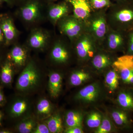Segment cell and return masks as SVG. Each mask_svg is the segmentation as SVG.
I'll return each mask as SVG.
<instances>
[{
    "label": "cell",
    "mask_w": 133,
    "mask_h": 133,
    "mask_svg": "<svg viewBox=\"0 0 133 133\" xmlns=\"http://www.w3.org/2000/svg\"><path fill=\"white\" fill-rule=\"evenodd\" d=\"M39 76L35 65L29 63L19 76L16 88L20 91H25L33 88L39 80Z\"/></svg>",
    "instance_id": "cell-1"
},
{
    "label": "cell",
    "mask_w": 133,
    "mask_h": 133,
    "mask_svg": "<svg viewBox=\"0 0 133 133\" xmlns=\"http://www.w3.org/2000/svg\"><path fill=\"white\" fill-rule=\"evenodd\" d=\"M113 66L119 71L123 81L127 83L133 74V55H126L117 58Z\"/></svg>",
    "instance_id": "cell-2"
},
{
    "label": "cell",
    "mask_w": 133,
    "mask_h": 133,
    "mask_svg": "<svg viewBox=\"0 0 133 133\" xmlns=\"http://www.w3.org/2000/svg\"><path fill=\"white\" fill-rule=\"evenodd\" d=\"M99 89L96 84H91L80 90L75 96V99L86 102H94L99 95Z\"/></svg>",
    "instance_id": "cell-3"
},
{
    "label": "cell",
    "mask_w": 133,
    "mask_h": 133,
    "mask_svg": "<svg viewBox=\"0 0 133 133\" xmlns=\"http://www.w3.org/2000/svg\"><path fill=\"white\" fill-rule=\"evenodd\" d=\"M71 4L74 9L75 17L78 19H86L90 15L91 8L87 0H66Z\"/></svg>",
    "instance_id": "cell-4"
},
{
    "label": "cell",
    "mask_w": 133,
    "mask_h": 133,
    "mask_svg": "<svg viewBox=\"0 0 133 133\" xmlns=\"http://www.w3.org/2000/svg\"><path fill=\"white\" fill-rule=\"evenodd\" d=\"M21 14L22 18L26 21L33 22L38 17L39 6L38 3L31 2L27 3L22 9Z\"/></svg>",
    "instance_id": "cell-5"
},
{
    "label": "cell",
    "mask_w": 133,
    "mask_h": 133,
    "mask_svg": "<svg viewBox=\"0 0 133 133\" xmlns=\"http://www.w3.org/2000/svg\"><path fill=\"white\" fill-rule=\"evenodd\" d=\"M62 32L70 38L78 35L81 30L80 24L76 20L72 18L67 19L61 25Z\"/></svg>",
    "instance_id": "cell-6"
},
{
    "label": "cell",
    "mask_w": 133,
    "mask_h": 133,
    "mask_svg": "<svg viewBox=\"0 0 133 133\" xmlns=\"http://www.w3.org/2000/svg\"><path fill=\"white\" fill-rule=\"evenodd\" d=\"M62 77L57 72H52L50 75L49 81V90L51 97L56 98L61 91Z\"/></svg>",
    "instance_id": "cell-7"
},
{
    "label": "cell",
    "mask_w": 133,
    "mask_h": 133,
    "mask_svg": "<svg viewBox=\"0 0 133 133\" xmlns=\"http://www.w3.org/2000/svg\"><path fill=\"white\" fill-rule=\"evenodd\" d=\"M76 50L79 57L81 58L92 57L93 56L92 45L88 38H85L79 41L76 46Z\"/></svg>",
    "instance_id": "cell-8"
},
{
    "label": "cell",
    "mask_w": 133,
    "mask_h": 133,
    "mask_svg": "<svg viewBox=\"0 0 133 133\" xmlns=\"http://www.w3.org/2000/svg\"><path fill=\"white\" fill-rule=\"evenodd\" d=\"M47 41V36L41 30H36L33 31L31 34L29 43L31 48L39 49L44 47Z\"/></svg>",
    "instance_id": "cell-9"
},
{
    "label": "cell",
    "mask_w": 133,
    "mask_h": 133,
    "mask_svg": "<svg viewBox=\"0 0 133 133\" xmlns=\"http://www.w3.org/2000/svg\"><path fill=\"white\" fill-rule=\"evenodd\" d=\"M9 58L16 65L22 66L26 62V51L21 47L15 46L13 48L9 55Z\"/></svg>",
    "instance_id": "cell-10"
},
{
    "label": "cell",
    "mask_w": 133,
    "mask_h": 133,
    "mask_svg": "<svg viewBox=\"0 0 133 133\" xmlns=\"http://www.w3.org/2000/svg\"><path fill=\"white\" fill-rule=\"evenodd\" d=\"M4 34L6 42L9 43L15 37L16 29L11 19L7 18L3 21L0 26Z\"/></svg>",
    "instance_id": "cell-11"
},
{
    "label": "cell",
    "mask_w": 133,
    "mask_h": 133,
    "mask_svg": "<svg viewBox=\"0 0 133 133\" xmlns=\"http://www.w3.org/2000/svg\"><path fill=\"white\" fill-rule=\"evenodd\" d=\"M83 120V115L80 112L72 111L66 114L65 124L68 128L76 127H82Z\"/></svg>",
    "instance_id": "cell-12"
},
{
    "label": "cell",
    "mask_w": 133,
    "mask_h": 133,
    "mask_svg": "<svg viewBox=\"0 0 133 133\" xmlns=\"http://www.w3.org/2000/svg\"><path fill=\"white\" fill-rule=\"evenodd\" d=\"M68 10V6L65 3L55 5L50 9L49 16L52 21L56 22L65 15Z\"/></svg>",
    "instance_id": "cell-13"
},
{
    "label": "cell",
    "mask_w": 133,
    "mask_h": 133,
    "mask_svg": "<svg viewBox=\"0 0 133 133\" xmlns=\"http://www.w3.org/2000/svg\"><path fill=\"white\" fill-rule=\"evenodd\" d=\"M47 125L50 133H61L63 131L62 121L59 114L51 116L47 122Z\"/></svg>",
    "instance_id": "cell-14"
},
{
    "label": "cell",
    "mask_w": 133,
    "mask_h": 133,
    "mask_svg": "<svg viewBox=\"0 0 133 133\" xmlns=\"http://www.w3.org/2000/svg\"><path fill=\"white\" fill-rule=\"evenodd\" d=\"M51 57L56 62L64 63L69 58V54L64 47L59 44L54 46L51 53Z\"/></svg>",
    "instance_id": "cell-15"
},
{
    "label": "cell",
    "mask_w": 133,
    "mask_h": 133,
    "mask_svg": "<svg viewBox=\"0 0 133 133\" xmlns=\"http://www.w3.org/2000/svg\"><path fill=\"white\" fill-rule=\"evenodd\" d=\"M13 74L12 65L9 62H6L2 68L1 74L2 82L5 84H10L13 78Z\"/></svg>",
    "instance_id": "cell-16"
},
{
    "label": "cell",
    "mask_w": 133,
    "mask_h": 133,
    "mask_svg": "<svg viewBox=\"0 0 133 133\" xmlns=\"http://www.w3.org/2000/svg\"><path fill=\"white\" fill-rule=\"evenodd\" d=\"M90 78L88 73L83 71H77L73 72L70 77L71 84L74 86L81 85Z\"/></svg>",
    "instance_id": "cell-17"
},
{
    "label": "cell",
    "mask_w": 133,
    "mask_h": 133,
    "mask_svg": "<svg viewBox=\"0 0 133 133\" xmlns=\"http://www.w3.org/2000/svg\"><path fill=\"white\" fill-rule=\"evenodd\" d=\"M93 30L98 37H103L106 31V26L104 19L100 17L94 21L92 23Z\"/></svg>",
    "instance_id": "cell-18"
},
{
    "label": "cell",
    "mask_w": 133,
    "mask_h": 133,
    "mask_svg": "<svg viewBox=\"0 0 133 133\" xmlns=\"http://www.w3.org/2000/svg\"><path fill=\"white\" fill-rule=\"evenodd\" d=\"M119 105L126 109H133V98L129 94L125 92L120 93L117 98Z\"/></svg>",
    "instance_id": "cell-19"
},
{
    "label": "cell",
    "mask_w": 133,
    "mask_h": 133,
    "mask_svg": "<svg viewBox=\"0 0 133 133\" xmlns=\"http://www.w3.org/2000/svg\"><path fill=\"white\" fill-rule=\"evenodd\" d=\"M118 74L114 70L110 71L106 75L105 81L111 91H114L118 87Z\"/></svg>",
    "instance_id": "cell-20"
},
{
    "label": "cell",
    "mask_w": 133,
    "mask_h": 133,
    "mask_svg": "<svg viewBox=\"0 0 133 133\" xmlns=\"http://www.w3.org/2000/svg\"><path fill=\"white\" fill-rule=\"evenodd\" d=\"M102 117L99 113L93 112L88 115L86 119V124L90 128H97L101 124Z\"/></svg>",
    "instance_id": "cell-21"
},
{
    "label": "cell",
    "mask_w": 133,
    "mask_h": 133,
    "mask_svg": "<svg viewBox=\"0 0 133 133\" xmlns=\"http://www.w3.org/2000/svg\"><path fill=\"white\" fill-rule=\"evenodd\" d=\"M28 104L24 100L19 101L15 102L10 110L12 116H19L23 114L27 109Z\"/></svg>",
    "instance_id": "cell-22"
},
{
    "label": "cell",
    "mask_w": 133,
    "mask_h": 133,
    "mask_svg": "<svg viewBox=\"0 0 133 133\" xmlns=\"http://www.w3.org/2000/svg\"><path fill=\"white\" fill-rule=\"evenodd\" d=\"M37 109L38 113L40 115L48 116L51 112V105L48 99H43L37 104Z\"/></svg>",
    "instance_id": "cell-23"
},
{
    "label": "cell",
    "mask_w": 133,
    "mask_h": 133,
    "mask_svg": "<svg viewBox=\"0 0 133 133\" xmlns=\"http://www.w3.org/2000/svg\"><path fill=\"white\" fill-rule=\"evenodd\" d=\"M92 64L96 69H102L107 67L110 64V60L105 55H98L94 58Z\"/></svg>",
    "instance_id": "cell-24"
},
{
    "label": "cell",
    "mask_w": 133,
    "mask_h": 133,
    "mask_svg": "<svg viewBox=\"0 0 133 133\" xmlns=\"http://www.w3.org/2000/svg\"><path fill=\"white\" fill-rule=\"evenodd\" d=\"M111 116L114 121L118 125H125L128 123L127 116L126 113L122 111H114L112 112Z\"/></svg>",
    "instance_id": "cell-25"
},
{
    "label": "cell",
    "mask_w": 133,
    "mask_h": 133,
    "mask_svg": "<svg viewBox=\"0 0 133 133\" xmlns=\"http://www.w3.org/2000/svg\"><path fill=\"white\" fill-rule=\"evenodd\" d=\"M35 123L32 119H29L23 121L18 127V130L21 133H29L34 130Z\"/></svg>",
    "instance_id": "cell-26"
},
{
    "label": "cell",
    "mask_w": 133,
    "mask_h": 133,
    "mask_svg": "<svg viewBox=\"0 0 133 133\" xmlns=\"http://www.w3.org/2000/svg\"><path fill=\"white\" fill-rule=\"evenodd\" d=\"M112 125L109 118L107 117L102 118L101 124L95 131L96 133H108L112 130Z\"/></svg>",
    "instance_id": "cell-27"
},
{
    "label": "cell",
    "mask_w": 133,
    "mask_h": 133,
    "mask_svg": "<svg viewBox=\"0 0 133 133\" xmlns=\"http://www.w3.org/2000/svg\"><path fill=\"white\" fill-rule=\"evenodd\" d=\"M116 19L122 22L130 21L133 19V11L128 9H124L116 13Z\"/></svg>",
    "instance_id": "cell-28"
},
{
    "label": "cell",
    "mask_w": 133,
    "mask_h": 133,
    "mask_svg": "<svg viewBox=\"0 0 133 133\" xmlns=\"http://www.w3.org/2000/svg\"><path fill=\"white\" fill-rule=\"evenodd\" d=\"M122 42L121 36L117 34H111L108 37V46L111 49H115L121 45Z\"/></svg>",
    "instance_id": "cell-29"
},
{
    "label": "cell",
    "mask_w": 133,
    "mask_h": 133,
    "mask_svg": "<svg viewBox=\"0 0 133 133\" xmlns=\"http://www.w3.org/2000/svg\"><path fill=\"white\" fill-rule=\"evenodd\" d=\"M94 7L96 9H100L109 5L108 0H91Z\"/></svg>",
    "instance_id": "cell-30"
},
{
    "label": "cell",
    "mask_w": 133,
    "mask_h": 133,
    "mask_svg": "<svg viewBox=\"0 0 133 133\" xmlns=\"http://www.w3.org/2000/svg\"><path fill=\"white\" fill-rule=\"evenodd\" d=\"M33 133H50L48 126L44 124H38L34 129Z\"/></svg>",
    "instance_id": "cell-31"
},
{
    "label": "cell",
    "mask_w": 133,
    "mask_h": 133,
    "mask_svg": "<svg viewBox=\"0 0 133 133\" xmlns=\"http://www.w3.org/2000/svg\"><path fill=\"white\" fill-rule=\"evenodd\" d=\"M66 133H84L82 127H72L68 128L65 131Z\"/></svg>",
    "instance_id": "cell-32"
},
{
    "label": "cell",
    "mask_w": 133,
    "mask_h": 133,
    "mask_svg": "<svg viewBox=\"0 0 133 133\" xmlns=\"http://www.w3.org/2000/svg\"><path fill=\"white\" fill-rule=\"evenodd\" d=\"M129 51L131 52H133V33L131 35V38H130Z\"/></svg>",
    "instance_id": "cell-33"
},
{
    "label": "cell",
    "mask_w": 133,
    "mask_h": 133,
    "mask_svg": "<svg viewBox=\"0 0 133 133\" xmlns=\"http://www.w3.org/2000/svg\"><path fill=\"white\" fill-rule=\"evenodd\" d=\"M4 34L1 27H0V42H2L4 40Z\"/></svg>",
    "instance_id": "cell-34"
},
{
    "label": "cell",
    "mask_w": 133,
    "mask_h": 133,
    "mask_svg": "<svg viewBox=\"0 0 133 133\" xmlns=\"http://www.w3.org/2000/svg\"><path fill=\"white\" fill-rule=\"evenodd\" d=\"M5 100V97H4V95L2 92L0 90V104L2 103Z\"/></svg>",
    "instance_id": "cell-35"
},
{
    "label": "cell",
    "mask_w": 133,
    "mask_h": 133,
    "mask_svg": "<svg viewBox=\"0 0 133 133\" xmlns=\"http://www.w3.org/2000/svg\"><path fill=\"white\" fill-rule=\"evenodd\" d=\"M127 83L129 84H133V74L129 78V79H128Z\"/></svg>",
    "instance_id": "cell-36"
},
{
    "label": "cell",
    "mask_w": 133,
    "mask_h": 133,
    "mask_svg": "<svg viewBox=\"0 0 133 133\" xmlns=\"http://www.w3.org/2000/svg\"><path fill=\"white\" fill-rule=\"evenodd\" d=\"M10 132H11L8 131V130H1V131H0V133H9Z\"/></svg>",
    "instance_id": "cell-37"
},
{
    "label": "cell",
    "mask_w": 133,
    "mask_h": 133,
    "mask_svg": "<svg viewBox=\"0 0 133 133\" xmlns=\"http://www.w3.org/2000/svg\"><path fill=\"white\" fill-rule=\"evenodd\" d=\"M2 118V114L1 113V112H0V126L1 125V120Z\"/></svg>",
    "instance_id": "cell-38"
},
{
    "label": "cell",
    "mask_w": 133,
    "mask_h": 133,
    "mask_svg": "<svg viewBox=\"0 0 133 133\" xmlns=\"http://www.w3.org/2000/svg\"><path fill=\"white\" fill-rule=\"evenodd\" d=\"M2 1H4L5 2L9 3L10 2V0H2Z\"/></svg>",
    "instance_id": "cell-39"
},
{
    "label": "cell",
    "mask_w": 133,
    "mask_h": 133,
    "mask_svg": "<svg viewBox=\"0 0 133 133\" xmlns=\"http://www.w3.org/2000/svg\"><path fill=\"white\" fill-rule=\"evenodd\" d=\"M2 0H0V3H1V1Z\"/></svg>",
    "instance_id": "cell-40"
}]
</instances>
